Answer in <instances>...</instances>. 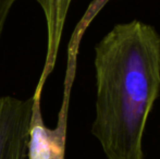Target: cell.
<instances>
[{
  "instance_id": "1",
  "label": "cell",
  "mask_w": 160,
  "mask_h": 159,
  "mask_svg": "<svg viewBox=\"0 0 160 159\" xmlns=\"http://www.w3.org/2000/svg\"><path fill=\"white\" fill-rule=\"evenodd\" d=\"M92 133L107 159H144L147 120L160 94V34L138 20L114 25L95 47Z\"/></svg>"
},
{
  "instance_id": "3",
  "label": "cell",
  "mask_w": 160,
  "mask_h": 159,
  "mask_svg": "<svg viewBox=\"0 0 160 159\" xmlns=\"http://www.w3.org/2000/svg\"><path fill=\"white\" fill-rule=\"evenodd\" d=\"M30 136L28 144V159H64L67 140V105H63L57 127H48L44 122L40 109V94L35 93Z\"/></svg>"
},
{
  "instance_id": "2",
  "label": "cell",
  "mask_w": 160,
  "mask_h": 159,
  "mask_svg": "<svg viewBox=\"0 0 160 159\" xmlns=\"http://www.w3.org/2000/svg\"><path fill=\"white\" fill-rule=\"evenodd\" d=\"M35 96L0 97V159H26Z\"/></svg>"
},
{
  "instance_id": "4",
  "label": "cell",
  "mask_w": 160,
  "mask_h": 159,
  "mask_svg": "<svg viewBox=\"0 0 160 159\" xmlns=\"http://www.w3.org/2000/svg\"><path fill=\"white\" fill-rule=\"evenodd\" d=\"M17 1L18 0H0V40L9 13ZM36 1L42 7L46 17L47 30H48V53H47L45 71L50 72L52 70V67L55 66L62 31L72 0H36Z\"/></svg>"
}]
</instances>
